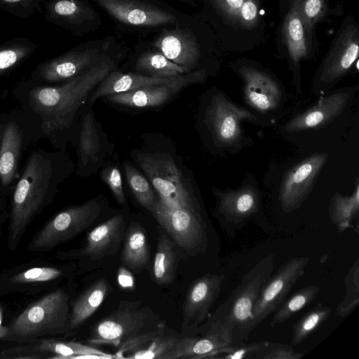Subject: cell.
I'll return each mask as SVG.
<instances>
[{"mask_svg": "<svg viewBox=\"0 0 359 359\" xmlns=\"http://www.w3.org/2000/svg\"><path fill=\"white\" fill-rule=\"evenodd\" d=\"M1 127L0 126V138H1Z\"/></svg>", "mask_w": 359, "mask_h": 359, "instance_id": "cell-52", "label": "cell"}, {"mask_svg": "<svg viewBox=\"0 0 359 359\" xmlns=\"http://www.w3.org/2000/svg\"><path fill=\"white\" fill-rule=\"evenodd\" d=\"M215 198L212 214L229 238L261 210V192L254 175L246 173L237 188H212Z\"/></svg>", "mask_w": 359, "mask_h": 359, "instance_id": "cell-6", "label": "cell"}, {"mask_svg": "<svg viewBox=\"0 0 359 359\" xmlns=\"http://www.w3.org/2000/svg\"><path fill=\"white\" fill-rule=\"evenodd\" d=\"M259 20V6L257 0H245L243 4L237 22L244 28H252Z\"/></svg>", "mask_w": 359, "mask_h": 359, "instance_id": "cell-45", "label": "cell"}, {"mask_svg": "<svg viewBox=\"0 0 359 359\" xmlns=\"http://www.w3.org/2000/svg\"><path fill=\"white\" fill-rule=\"evenodd\" d=\"M8 334V326L3 325L2 309L0 306V340L7 341Z\"/></svg>", "mask_w": 359, "mask_h": 359, "instance_id": "cell-49", "label": "cell"}, {"mask_svg": "<svg viewBox=\"0 0 359 359\" xmlns=\"http://www.w3.org/2000/svg\"><path fill=\"white\" fill-rule=\"evenodd\" d=\"M149 259V252L144 231L138 224L130 225L124 238L122 252L123 263L137 270L144 268Z\"/></svg>", "mask_w": 359, "mask_h": 359, "instance_id": "cell-32", "label": "cell"}, {"mask_svg": "<svg viewBox=\"0 0 359 359\" xmlns=\"http://www.w3.org/2000/svg\"><path fill=\"white\" fill-rule=\"evenodd\" d=\"M332 309L318 304L296 321L292 327L291 346H297L316 332L328 318Z\"/></svg>", "mask_w": 359, "mask_h": 359, "instance_id": "cell-36", "label": "cell"}, {"mask_svg": "<svg viewBox=\"0 0 359 359\" xmlns=\"http://www.w3.org/2000/svg\"><path fill=\"white\" fill-rule=\"evenodd\" d=\"M32 48L25 44H11L0 48V74L15 67L26 58Z\"/></svg>", "mask_w": 359, "mask_h": 359, "instance_id": "cell-42", "label": "cell"}, {"mask_svg": "<svg viewBox=\"0 0 359 359\" xmlns=\"http://www.w3.org/2000/svg\"><path fill=\"white\" fill-rule=\"evenodd\" d=\"M113 69L112 61L98 60L62 86L33 89L31 102L42 116L45 126L50 130L69 128L93 90Z\"/></svg>", "mask_w": 359, "mask_h": 359, "instance_id": "cell-3", "label": "cell"}, {"mask_svg": "<svg viewBox=\"0 0 359 359\" xmlns=\"http://www.w3.org/2000/svg\"><path fill=\"white\" fill-rule=\"evenodd\" d=\"M47 15L53 20L75 23L88 19V8L78 0H53L47 5Z\"/></svg>", "mask_w": 359, "mask_h": 359, "instance_id": "cell-37", "label": "cell"}, {"mask_svg": "<svg viewBox=\"0 0 359 359\" xmlns=\"http://www.w3.org/2000/svg\"><path fill=\"white\" fill-rule=\"evenodd\" d=\"M327 158V153H316L285 172L279 191L280 207L285 212L295 211L305 201Z\"/></svg>", "mask_w": 359, "mask_h": 359, "instance_id": "cell-15", "label": "cell"}, {"mask_svg": "<svg viewBox=\"0 0 359 359\" xmlns=\"http://www.w3.org/2000/svg\"><path fill=\"white\" fill-rule=\"evenodd\" d=\"M90 105L85 111L80 131L78 149L81 170L98 164L104 155L102 133Z\"/></svg>", "mask_w": 359, "mask_h": 359, "instance_id": "cell-27", "label": "cell"}, {"mask_svg": "<svg viewBox=\"0 0 359 359\" xmlns=\"http://www.w3.org/2000/svg\"><path fill=\"white\" fill-rule=\"evenodd\" d=\"M229 346L217 337L210 335L177 338L174 346L163 359H204L215 358L218 351Z\"/></svg>", "mask_w": 359, "mask_h": 359, "instance_id": "cell-28", "label": "cell"}, {"mask_svg": "<svg viewBox=\"0 0 359 359\" xmlns=\"http://www.w3.org/2000/svg\"><path fill=\"white\" fill-rule=\"evenodd\" d=\"M291 6L297 7L311 46L313 27L325 12V0H299L296 4Z\"/></svg>", "mask_w": 359, "mask_h": 359, "instance_id": "cell-40", "label": "cell"}, {"mask_svg": "<svg viewBox=\"0 0 359 359\" xmlns=\"http://www.w3.org/2000/svg\"><path fill=\"white\" fill-rule=\"evenodd\" d=\"M175 77L156 78L140 74H123L118 70L113 69L93 90L90 97L89 103L93 104L97 99L112 94L127 92L152 85L169 83Z\"/></svg>", "mask_w": 359, "mask_h": 359, "instance_id": "cell-26", "label": "cell"}, {"mask_svg": "<svg viewBox=\"0 0 359 359\" xmlns=\"http://www.w3.org/2000/svg\"><path fill=\"white\" fill-rule=\"evenodd\" d=\"M346 294L336 308L335 314L348 316L359 304V259L357 258L344 277Z\"/></svg>", "mask_w": 359, "mask_h": 359, "instance_id": "cell-39", "label": "cell"}, {"mask_svg": "<svg viewBox=\"0 0 359 359\" xmlns=\"http://www.w3.org/2000/svg\"><path fill=\"white\" fill-rule=\"evenodd\" d=\"M359 213V182L356 180L353 191L350 195L335 192L330 201L329 218L339 233L353 229V222Z\"/></svg>", "mask_w": 359, "mask_h": 359, "instance_id": "cell-31", "label": "cell"}, {"mask_svg": "<svg viewBox=\"0 0 359 359\" xmlns=\"http://www.w3.org/2000/svg\"><path fill=\"white\" fill-rule=\"evenodd\" d=\"M245 0H213L215 5L229 20L237 22L241 8Z\"/></svg>", "mask_w": 359, "mask_h": 359, "instance_id": "cell-47", "label": "cell"}, {"mask_svg": "<svg viewBox=\"0 0 359 359\" xmlns=\"http://www.w3.org/2000/svg\"><path fill=\"white\" fill-rule=\"evenodd\" d=\"M320 287L316 285H307L296 292L275 311L269 323L271 327L287 320L309 305L318 294Z\"/></svg>", "mask_w": 359, "mask_h": 359, "instance_id": "cell-35", "label": "cell"}, {"mask_svg": "<svg viewBox=\"0 0 359 359\" xmlns=\"http://www.w3.org/2000/svg\"><path fill=\"white\" fill-rule=\"evenodd\" d=\"M118 282L124 288H132L134 285V279L132 274L123 268H120L118 271Z\"/></svg>", "mask_w": 359, "mask_h": 359, "instance_id": "cell-48", "label": "cell"}, {"mask_svg": "<svg viewBox=\"0 0 359 359\" xmlns=\"http://www.w3.org/2000/svg\"><path fill=\"white\" fill-rule=\"evenodd\" d=\"M100 213V204L95 199L60 212L33 236L27 245V250L29 252L52 250L86 230Z\"/></svg>", "mask_w": 359, "mask_h": 359, "instance_id": "cell-9", "label": "cell"}, {"mask_svg": "<svg viewBox=\"0 0 359 359\" xmlns=\"http://www.w3.org/2000/svg\"><path fill=\"white\" fill-rule=\"evenodd\" d=\"M43 0H0V7L15 15L28 14L39 8Z\"/></svg>", "mask_w": 359, "mask_h": 359, "instance_id": "cell-46", "label": "cell"}, {"mask_svg": "<svg viewBox=\"0 0 359 359\" xmlns=\"http://www.w3.org/2000/svg\"><path fill=\"white\" fill-rule=\"evenodd\" d=\"M0 146V182L4 187L13 180L21 149V135L16 124L8 123L2 135Z\"/></svg>", "mask_w": 359, "mask_h": 359, "instance_id": "cell-29", "label": "cell"}, {"mask_svg": "<svg viewBox=\"0 0 359 359\" xmlns=\"http://www.w3.org/2000/svg\"><path fill=\"white\" fill-rule=\"evenodd\" d=\"M69 274L67 266L56 265L48 259L39 258L23 262L0 272V297L50 292L57 289Z\"/></svg>", "mask_w": 359, "mask_h": 359, "instance_id": "cell-8", "label": "cell"}, {"mask_svg": "<svg viewBox=\"0 0 359 359\" xmlns=\"http://www.w3.org/2000/svg\"><path fill=\"white\" fill-rule=\"evenodd\" d=\"M124 172L128 184L136 200L151 212L156 199L149 182L140 171L128 163H124Z\"/></svg>", "mask_w": 359, "mask_h": 359, "instance_id": "cell-38", "label": "cell"}, {"mask_svg": "<svg viewBox=\"0 0 359 359\" xmlns=\"http://www.w3.org/2000/svg\"><path fill=\"white\" fill-rule=\"evenodd\" d=\"M99 55L97 48L66 53L46 62L40 69L39 76L48 82L69 80L95 63Z\"/></svg>", "mask_w": 359, "mask_h": 359, "instance_id": "cell-24", "label": "cell"}, {"mask_svg": "<svg viewBox=\"0 0 359 359\" xmlns=\"http://www.w3.org/2000/svg\"><path fill=\"white\" fill-rule=\"evenodd\" d=\"M138 163L163 200L200 213L182 172L174 161L163 154H142Z\"/></svg>", "mask_w": 359, "mask_h": 359, "instance_id": "cell-10", "label": "cell"}, {"mask_svg": "<svg viewBox=\"0 0 359 359\" xmlns=\"http://www.w3.org/2000/svg\"><path fill=\"white\" fill-rule=\"evenodd\" d=\"M304 356L303 353L294 351L292 346L267 341L255 359H300Z\"/></svg>", "mask_w": 359, "mask_h": 359, "instance_id": "cell-43", "label": "cell"}, {"mask_svg": "<svg viewBox=\"0 0 359 359\" xmlns=\"http://www.w3.org/2000/svg\"><path fill=\"white\" fill-rule=\"evenodd\" d=\"M178 337L161 323L156 327L135 335L123 341L114 358L163 359Z\"/></svg>", "mask_w": 359, "mask_h": 359, "instance_id": "cell-19", "label": "cell"}, {"mask_svg": "<svg viewBox=\"0 0 359 359\" xmlns=\"http://www.w3.org/2000/svg\"><path fill=\"white\" fill-rule=\"evenodd\" d=\"M139 302H124L110 315L97 322L88 341L93 345L108 344L116 348L125 340L147 331L149 311L139 308Z\"/></svg>", "mask_w": 359, "mask_h": 359, "instance_id": "cell-12", "label": "cell"}, {"mask_svg": "<svg viewBox=\"0 0 359 359\" xmlns=\"http://www.w3.org/2000/svg\"><path fill=\"white\" fill-rule=\"evenodd\" d=\"M101 177L111 191L117 202L121 205L125 204L126 197L123 189L121 175L118 168L116 165H107L102 170Z\"/></svg>", "mask_w": 359, "mask_h": 359, "instance_id": "cell-44", "label": "cell"}, {"mask_svg": "<svg viewBox=\"0 0 359 359\" xmlns=\"http://www.w3.org/2000/svg\"><path fill=\"white\" fill-rule=\"evenodd\" d=\"M309 262L307 257H293L266 282L253 309V330L279 307L292 287L304 276Z\"/></svg>", "mask_w": 359, "mask_h": 359, "instance_id": "cell-14", "label": "cell"}, {"mask_svg": "<svg viewBox=\"0 0 359 359\" xmlns=\"http://www.w3.org/2000/svg\"><path fill=\"white\" fill-rule=\"evenodd\" d=\"M7 217H8V214L6 212H3L0 210V238L1 236V233H2L3 226H4V222H6Z\"/></svg>", "mask_w": 359, "mask_h": 359, "instance_id": "cell-50", "label": "cell"}, {"mask_svg": "<svg viewBox=\"0 0 359 359\" xmlns=\"http://www.w3.org/2000/svg\"><path fill=\"white\" fill-rule=\"evenodd\" d=\"M204 69L181 74L169 83L142 87L107 96L113 103L132 107H154L162 105L184 87L205 80Z\"/></svg>", "mask_w": 359, "mask_h": 359, "instance_id": "cell-18", "label": "cell"}, {"mask_svg": "<svg viewBox=\"0 0 359 359\" xmlns=\"http://www.w3.org/2000/svg\"><path fill=\"white\" fill-rule=\"evenodd\" d=\"M53 154L33 151L14 189L8 226L7 247L15 250L35 217L50 204L62 180Z\"/></svg>", "mask_w": 359, "mask_h": 359, "instance_id": "cell-1", "label": "cell"}, {"mask_svg": "<svg viewBox=\"0 0 359 359\" xmlns=\"http://www.w3.org/2000/svg\"><path fill=\"white\" fill-rule=\"evenodd\" d=\"M109 290L104 279L97 280L72 304L69 332L80 327L104 301Z\"/></svg>", "mask_w": 359, "mask_h": 359, "instance_id": "cell-30", "label": "cell"}, {"mask_svg": "<svg viewBox=\"0 0 359 359\" xmlns=\"http://www.w3.org/2000/svg\"><path fill=\"white\" fill-rule=\"evenodd\" d=\"M233 70L242 81V96L247 106L262 114L280 109L286 100V93L276 76L252 65H241Z\"/></svg>", "mask_w": 359, "mask_h": 359, "instance_id": "cell-13", "label": "cell"}, {"mask_svg": "<svg viewBox=\"0 0 359 359\" xmlns=\"http://www.w3.org/2000/svg\"><path fill=\"white\" fill-rule=\"evenodd\" d=\"M275 266L273 255L259 261L245 273L236 289L201 327L202 335L215 336L227 345L246 342L252 328V312L266 282Z\"/></svg>", "mask_w": 359, "mask_h": 359, "instance_id": "cell-2", "label": "cell"}, {"mask_svg": "<svg viewBox=\"0 0 359 359\" xmlns=\"http://www.w3.org/2000/svg\"><path fill=\"white\" fill-rule=\"evenodd\" d=\"M69 299L65 288L50 291L29 305L8 326L7 341L27 344L68 332Z\"/></svg>", "mask_w": 359, "mask_h": 359, "instance_id": "cell-5", "label": "cell"}, {"mask_svg": "<svg viewBox=\"0 0 359 359\" xmlns=\"http://www.w3.org/2000/svg\"><path fill=\"white\" fill-rule=\"evenodd\" d=\"M123 231V216H113L88 233L86 244L79 253L92 259L114 254L118 249Z\"/></svg>", "mask_w": 359, "mask_h": 359, "instance_id": "cell-25", "label": "cell"}, {"mask_svg": "<svg viewBox=\"0 0 359 359\" xmlns=\"http://www.w3.org/2000/svg\"><path fill=\"white\" fill-rule=\"evenodd\" d=\"M202 121L211 148L219 154H234L253 143L245 134L243 122L264 125L254 112L215 88L208 93Z\"/></svg>", "mask_w": 359, "mask_h": 359, "instance_id": "cell-4", "label": "cell"}, {"mask_svg": "<svg viewBox=\"0 0 359 359\" xmlns=\"http://www.w3.org/2000/svg\"><path fill=\"white\" fill-rule=\"evenodd\" d=\"M299 0H291L292 5L296 4Z\"/></svg>", "mask_w": 359, "mask_h": 359, "instance_id": "cell-51", "label": "cell"}, {"mask_svg": "<svg viewBox=\"0 0 359 359\" xmlns=\"http://www.w3.org/2000/svg\"><path fill=\"white\" fill-rule=\"evenodd\" d=\"M159 224L182 248L203 249L207 244L206 225L200 213L167 202L159 197L151 211Z\"/></svg>", "mask_w": 359, "mask_h": 359, "instance_id": "cell-11", "label": "cell"}, {"mask_svg": "<svg viewBox=\"0 0 359 359\" xmlns=\"http://www.w3.org/2000/svg\"><path fill=\"white\" fill-rule=\"evenodd\" d=\"M267 341L243 343L239 345H229L222 348L215 358L224 359H255L257 353Z\"/></svg>", "mask_w": 359, "mask_h": 359, "instance_id": "cell-41", "label": "cell"}, {"mask_svg": "<svg viewBox=\"0 0 359 359\" xmlns=\"http://www.w3.org/2000/svg\"><path fill=\"white\" fill-rule=\"evenodd\" d=\"M292 83L297 93L302 92L301 63L309 57V43L303 22L296 6H291L283 25Z\"/></svg>", "mask_w": 359, "mask_h": 359, "instance_id": "cell-22", "label": "cell"}, {"mask_svg": "<svg viewBox=\"0 0 359 359\" xmlns=\"http://www.w3.org/2000/svg\"><path fill=\"white\" fill-rule=\"evenodd\" d=\"M358 89V86H352L327 92L319 97L317 103L290 118L284 130L294 133L327 126L342 114Z\"/></svg>", "mask_w": 359, "mask_h": 359, "instance_id": "cell-16", "label": "cell"}, {"mask_svg": "<svg viewBox=\"0 0 359 359\" xmlns=\"http://www.w3.org/2000/svg\"><path fill=\"white\" fill-rule=\"evenodd\" d=\"M174 243L163 233H160L153 266V273L158 285L170 283L175 274Z\"/></svg>", "mask_w": 359, "mask_h": 359, "instance_id": "cell-34", "label": "cell"}, {"mask_svg": "<svg viewBox=\"0 0 359 359\" xmlns=\"http://www.w3.org/2000/svg\"><path fill=\"white\" fill-rule=\"evenodd\" d=\"M158 51L180 66L184 74L191 72L200 58L194 36L185 29L164 30L154 43Z\"/></svg>", "mask_w": 359, "mask_h": 359, "instance_id": "cell-23", "label": "cell"}, {"mask_svg": "<svg viewBox=\"0 0 359 359\" xmlns=\"http://www.w3.org/2000/svg\"><path fill=\"white\" fill-rule=\"evenodd\" d=\"M94 1L114 18L127 25L152 27L175 20V17L166 11L137 0Z\"/></svg>", "mask_w": 359, "mask_h": 359, "instance_id": "cell-21", "label": "cell"}, {"mask_svg": "<svg viewBox=\"0 0 359 359\" xmlns=\"http://www.w3.org/2000/svg\"><path fill=\"white\" fill-rule=\"evenodd\" d=\"M224 274L206 273L189 287L184 304V320L194 326L208 319L210 310L219 297Z\"/></svg>", "mask_w": 359, "mask_h": 359, "instance_id": "cell-20", "label": "cell"}, {"mask_svg": "<svg viewBox=\"0 0 359 359\" xmlns=\"http://www.w3.org/2000/svg\"><path fill=\"white\" fill-rule=\"evenodd\" d=\"M359 32L353 22H344L317 69L311 91L317 97L329 92L351 70L358 60Z\"/></svg>", "mask_w": 359, "mask_h": 359, "instance_id": "cell-7", "label": "cell"}, {"mask_svg": "<svg viewBox=\"0 0 359 359\" xmlns=\"http://www.w3.org/2000/svg\"><path fill=\"white\" fill-rule=\"evenodd\" d=\"M113 358L114 355L95 347L73 341L44 338L39 341L3 350L0 358L69 359Z\"/></svg>", "mask_w": 359, "mask_h": 359, "instance_id": "cell-17", "label": "cell"}, {"mask_svg": "<svg viewBox=\"0 0 359 359\" xmlns=\"http://www.w3.org/2000/svg\"><path fill=\"white\" fill-rule=\"evenodd\" d=\"M135 69L156 78H173L184 74V70L160 51H147L137 59Z\"/></svg>", "mask_w": 359, "mask_h": 359, "instance_id": "cell-33", "label": "cell"}]
</instances>
